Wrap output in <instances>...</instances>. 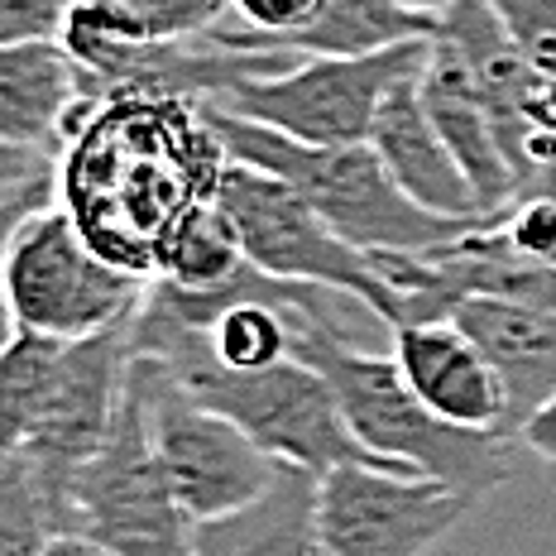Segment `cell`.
I'll return each mask as SVG.
<instances>
[{
  "label": "cell",
  "mask_w": 556,
  "mask_h": 556,
  "mask_svg": "<svg viewBox=\"0 0 556 556\" xmlns=\"http://www.w3.org/2000/svg\"><path fill=\"white\" fill-rule=\"evenodd\" d=\"M399 5H408V10H422V15H437L442 20L451 5H456V0H399Z\"/></svg>",
  "instance_id": "obj_26"
},
{
  "label": "cell",
  "mask_w": 556,
  "mask_h": 556,
  "mask_svg": "<svg viewBox=\"0 0 556 556\" xmlns=\"http://www.w3.org/2000/svg\"><path fill=\"white\" fill-rule=\"evenodd\" d=\"M154 39H202L230 15V0H115Z\"/></svg>",
  "instance_id": "obj_21"
},
{
  "label": "cell",
  "mask_w": 556,
  "mask_h": 556,
  "mask_svg": "<svg viewBox=\"0 0 556 556\" xmlns=\"http://www.w3.org/2000/svg\"><path fill=\"white\" fill-rule=\"evenodd\" d=\"M417 77H408V83H399L389 91L384 111H379L375 130H369V149L384 159L393 182H399L417 206H427V212H437V216H451V222L484 226L490 216L480 212V197H475L466 168L456 164L451 144L442 139V130H437Z\"/></svg>",
  "instance_id": "obj_13"
},
{
  "label": "cell",
  "mask_w": 556,
  "mask_h": 556,
  "mask_svg": "<svg viewBox=\"0 0 556 556\" xmlns=\"http://www.w3.org/2000/svg\"><path fill=\"white\" fill-rule=\"evenodd\" d=\"M442 29L437 15L408 10L399 0H321V10L303 29L264 43L260 53H293V58H369L399 49L413 39H432Z\"/></svg>",
  "instance_id": "obj_16"
},
{
  "label": "cell",
  "mask_w": 556,
  "mask_h": 556,
  "mask_svg": "<svg viewBox=\"0 0 556 556\" xmlns=\"http://www.w3.org/2000/svg\"><path fill=\"white\" fill-rule=\"evenodd\" d=\"M393 361L413 393L442 422L466 432L508 437V393L490 355L456 321H408L393 327Z\"/></svg>",
  "instance_id": "obj_10"
},
{
  "label": "cell",
  "mask_w": 556,
  "mask_h": 556,
  "mask_svg": "<svg viewBox=\"0 0 556 556\" xmlns=\"http://www.w3.org/2000/svg\"><path fill=\"white\" fill-rule=\"evenodd\" d=\"M480 494L432 475L336 466L317 484L321 556H427L466 523Z\"/></svg>",
  "instance_id": "obj_9"
},
{
  "label": "cell",
  "mask_w": 556,
  "mask_h": 556,
  "mask_svg": "<svg viewBox=\"0 0 556 556\" xmlns=\"http://www.w3.org/2000/svg\"><path fill=\"white\" fill-rule=\"evenodd\" d=\"M83 0H0V43L58 39Z\"/></svg>",
  "instance_id": "obj_23"
},
{
  "label": "cell",
  "mask_w": 556,
  "mask_h": 556,
  "mask_svg": "<svg viewBox=\"0 0 556 556\" xmlns=\"http://www.w3.org/2000/svg\"><path fill=\"white\" fill-rule=\"evenodd\" d=\"M63 197V154L43 144H5L0 139V216L5 236H15L25 222L53 212Z\"/></svg>",
  "instance_id": "obj_19"
},
{
  "label": "cell",
  "mask_w": 556,
  "mask_h": 556,
  "mask_svg": "<svg viewBox=\"0 0 556 556\" xmlns=\"http://www.w3.org/2000/svg\"><path fill=\"white\" fill-rule=\"evenodd\" d=\"M101 101L83 91V73L58 39L0 43V139L43 144L67 159L73 139L97 121Z\"/></svg>",
  "instance_id": "obj_12"
},
{
  "label": "cell",
  "mask_w": 556,
  "mask_h": 556,
  "mask_svg": "<svg viewBox=\"0 0 556 556\" xmlns=\"http://www.w3.org/2000/svg\"><path fill=\"white\" fill-rule=\"evenodd\" d=\"M317 556H321V552H317Z\"/></svg>",
  "instance_id": "obj_27"
},
{
  "label": "cell",
  "mask_w": 556,
  "mask_h": 556,
  "mask_svg": "<svg viewBox=\"0 0 556 556\" xmlns=\"http://www.w3.org/2000/svg\"><path fill=\"white\" fill-rule=\"evenodd\" d=\"M422 101L432 111L437 130L451 144L456 164L466 168L475 197H480V212L490 216H504L518 206V173L508 164V149H504V135H500V121H494L490 101H484L480 83H475L470 63L460 58V49L437 29L432 39V58H427L422 77Z\"/></svg>",
  "instance_id": "obj_11"
},
{
  "label": "cell",
  "mask_w": 556,
  "mask_h": 556,
  "mask_svg": "<svg viewBox=\"0 0 556 556\" xmlns=\"http://www.w3.org/2000/svg\"><path fill=\"white\" fill-rule=\"evenodd\" d=\"M518 442H523L528 451H538L542 460H552V466H556V399L542 403V408L528 417L523 432H518Z\"/></svg>",
  "instance_id": "obj_24"
},
{
  "label": "cell",
  "mask_w": 556,
  "mask_h": 556,
  "mask_svg": "<svg viewBox=\"0 0 556 556\" xmlns=\"http://www.w3.org/2000/svg\"><path fill=\"white\" fill-rule=\"evenodd\" d=\"M216 202L236 222L245 260L254 269H264L269 278H288V283L331 288V293L361 303L369 317L389 321V331L408 321V303L384 278V269L365 250H355L351 240L336 236L307 206V197L288 188L283 178L230 159Z\"/></svg>",
  "instance_id": "obj_5"
},
{
  "label": "cell",
  "mask_w": 556,
  "mask_h": 556,
  "mask_svg": "<svg viewBox=\"0 0 556 556\" xmlns=\"http://www.w3.org/2000/svg\"><path fill=\"white\" fill-rule=\"evenodd\" d=\"M5 307L15 331H39L58 341H87L121 321H135L154 278L111 264L67 206L34 216L5 236Z\"/></svg>",
  "instance_id": "obj_4"
},
{
  "label": "cell",
  "mask_w": 556,
  "mask_h": 556,
  "mask_svg": "<svg viewBox=\"0 0 556 556\" xmlns=\"http://www.w3.org/2000/svg\"><path fill=\"white\" fill-rule=\"evenodd\" d=\"M226 164V144L197 101L121 97L67 149L63 206L111 264L154 278L164 236L222 192Z\"/></svg>",
  "instance_id": "obj_1"
},
{
  "label": "cell",
  "mask_w": 556,
  "mask_h": 556,
  "mask_svg": "<svg viewBox=\"0 0 556 556\" xmlns=\"http://www.w3.org/2000/svg\"><path fill=\"white\" fill-rule=\"evenodd\" d=\"M542 77H556V0H490Z\"/></svg>",
  "instance_id": "obj_22"
},
{
  "label": "cell",
  "mask_w": 556,
  "mask_h": 556,
  "mask_svg": "<svg viewBox=\"0 0 556 556\" xmlns=\"http://www.w3.org/2000/svg\"><path fill=\"white\" fill-rule=\"evenodd\" d=\"M432 39H413L369 58H298L283 73L236 87L216 106L240 121L269 125L298 144H369L389 91L422 73Z\"/></svg>",
  "instance_id": "obj_8"
},
{
  "label": "cell",
  "mask_w": 556,
  "mask_h": 556,
  "mask_svg": "<svg viewBox=\"0 0 556 556\" xmlns=\"http://www.w3.org/2000/svg\"><path fill=\"white\" fill-rule=\"evenodd\" d=\"M135 379L144 389L149 442H154L173 494L188 508L192 523H216V518L240 514L278 484L283 460H274L226 413L192 399V389L164 361L135 355Z\"/></svg>",
  "instance_id": "obj_6"
},
{
  "label": "cell",
  "mask_w": 556,
  "mask_h": 556,
  "mask_svg": "<svg viewBox=\"0 0 556 556\" xmlns=\"http://www.w3.org/2000/svg\"><path fill=\"white\" fill-rule=\"evenodd\" d=\"M202 111L236 164L264 168L283 178L288 188H298L336 236L365 254H432L475 230L470 222H451V216L417 206L369 144H298V139L278 135L269 125L240 121L222 106Z\"/></svg>",
  "instance_id": "obj_3"
},
{
  "label": "cell",
  "mask_w": 556,
  "mask_h": 556,
  "mask_svg": "<svg viewBox=\"0 0 556 556\" xmlns=\"http://www.w3.org/2000/svg\"><path fill=\"white\" fill-rule=\"evenodd\" d=\"M39 556H106V552H101L87 532H58V538L43 542Z\"/></svg>",
  "instance_id": "obj_25"
},
{
  "label": "cell",
  "mask_w": 556,
  "mask_h": 556,
  "mask_svg": "<svg viewBox=\"0 0 556 556\" xmlns=\"http://www.w3.org/2000/svg\"><path fill=\"white\" fill-rule=\"evenodd\" d=\"M63 345L58 336L39 331H15L0 355V446H20L34 422V413L43 408V393H49L58 361H63Z\"/></svg>",
  "instance_id": "obj_18"
},
{
  "label": "cell",
  "mask_w": 556,
  "mask_h": 556,
  "mask_svg": "<svg viewBox=\"0 0 556 556\" xmlns=\"http://www.w3.org/2000/svg\"><path fill=\"white\" fill-rule=\"evenodd\" d=\"M298 361L321 369V379L341 399L345 422L355 437L413 475H432L456 490L490 494L504 480H514V456L508 437L494 432H466V427L442 422L413 384L393 355H369L345 336L341 317H303L298 321Z\"/></svg>",
  "instance_id": "obj_2"
},
{
  "label": "cell",
  "mask_w": 556,
  "mask_h": 556,
  "mask_svg": "<svg viewBox=\"0 0 556 556\" xmlns=\"http://www.w3.org/2000/svg\"><path fill=\"white\" fill-rule=\"evenodd\" d=\"M77 528L106 556H192L197 523L178 504L168 470L149 442L144 389L135 379L115 408L111 437L73 480Z\"/></svg>",
  "instance_id": "obj_7"
},
{
  "label": "cell",
  "mask_w": 556,
  "mask_h": 556,
  "mask_svg": "<svg viewBox=\"0 0 556 556\" xmlns=\"http://www.w3.org/2000/svg\"><path fill=\"white\" fill-rule=\"evenodd\" d=\"M451 321L475 336V345L500 369L508 393V442H518L528 417L556 399V312L504 298H466Z\"/></svg>",
  "instance_id": "obj_14"
},
{
  "label": "cell",
  "mask_w": 556,
  "mask_h": 556,
  "mask_svg": "<svg viewBox=\"0 0 556 556\" xmlns=\"http://www.w3.org/2000/svg\"><path fill=\"white\" fill-rule=\"evenodd\" d=\"M230 10H236L240 25H216L206 39H216L222 49L260 53L264 43L303 29L307 20L321 10V0H230Z\"/></svg>",
  "instance_id": "obj_20"
},
{
  "label": "cell",
  "mask_w": 556,
  "mask_h": 556,
  "mask_svg": "<svg viewBox=\"0 0 556 556\" xmlns=\"http://www.w3.org/2000/svg\"><path fill=\"white\" fill-rule=\"evenodd\" d=\"M245 264L250 260L240 245V230L226 216V206L212 197V202H197L192 212H182L178 226L164 236L154 278H164L173 288H222Z\"/></svg>",
  "instance_id": "obj_17"
},
{
  "label": "cell",
  "mask_w": 556,
  "mask_h": 556,
  "mask_svg": "<svg viewBox=\"0 0 556 556\" xmlns=\"http://www.w3.org/2000/svg\"><path fill=\"white\" fill-rule=\"evenodd\" d=\"M317 484L321 475L283 466L264 500L216 523H197L192 556H317Z\"/></svg>",
  "instance_id": "obj_15"
}]
</instances>
